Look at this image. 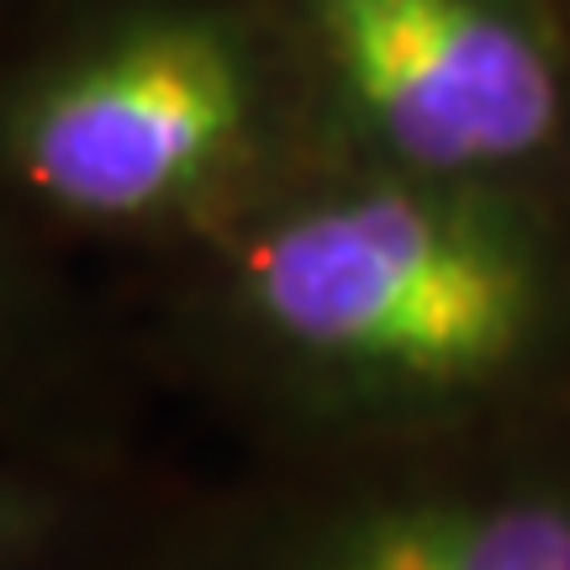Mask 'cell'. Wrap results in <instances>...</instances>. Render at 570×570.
<instances>
[{
  "instance_id": "obj_1",
  "label": "cell",
  "mask_w": 570,
  "mask_h": 570,
  "mask_svg": "<svg viewBox=\"0 0 570 570\" xmlns=\"http://www.w3.org/2000/svg\"><path fill=\"white\" fill-rule=\"evenodd\" d=\"M154 275L164 365L248 460L570 412V202L317 159Z\"/></svg>"
},
{
  "instance_id": "obj_2",
  "label": "cell",
  "mask_w": 570,
  "mask_h": 570,
  "mask_svg": "<svg viewBox=\"0 0 570 570\" xmlns=\"http://www.w3.org/2000/svg\"><path fill=\"white\" fill-rule=\"evenodd\" d=\"M317 159L265 0H27L0 21V196L69 259L164 265Z\"/></svg>"
},
{
  "instance_id": "obj_3",
  "label": "cell",
  "mask_w": 570,
  "mask_h": 570,
  "mask_svg": "<svg viewBox=\"0 0 570 570\" xmlns=\"http://www.w3.org/2000/svg\"><path fill=\"white\" fill-rule=\"evenodd\" d=\"M117 570H570V412L433 444L248 460L127 518Z\"/></svg>"
},
{
  "instance_id": "obj_4",
  "label": "cell",
  "mask_w": 570,
  "mask_h": 570,
  "mask_svg": "<svg viewBox=\"0 0 570 570\" xmlns=\"http://www.w3.org/2000/svg\"><path fill=\"white\" fill-rule=\"evenodd\" d=\"M265 6L323 159L570 202V11L560 0Z\"/></svg>"
},
{
  "instance_id": "obj_5",
  "label": "cell",
  "mask_w": 570,
  "mask_h": 570,
  "mask_svg": "<svg viewBox=\"0 0 570 570\" xmlns=\"http://www.w3.org/2000/svg\"><path fill=\"white\" fill-rule=\"evenodd\" d=\"M122 386L69 254L0 196V444L117 475Z\"/></svg>"
},
{
  "instance_id": "obj_6",
  "label": "cell",
  "mask_w": 570,
  "mask_h": 570,
  "mask_svg": "<svg viewBox=\"0 0 570 570\" xmlns=\"http://www.w3.org/2000/svg\"><path fill=\"white\" fill-rule=\"evenodd\" d=\"M117 475L0 444V570H111Z\"/></svg>"
},
{
  "instance_id": "obj_7",
  "label": "cell",
  "mask_w": 570,
  "mask_h": 570,
  "mask_svg": "<svg viewBox=\"0 0 570 570\" xmlns=\"http://www.w3.org/2000/svg\"><path fill=\"white\" fill-rule=\"evenodd\" d=\"M21 6H27V0H0V21L11 17V11H21Z\"/></svg>"
},
{
  "instance_id": "obj_8",
  "label": "cell",
  "mask_w": 570,
  "mask_h": 570,
  "mask_svg": "<svg viewBox=\"0 0 570 570\" xmlns=\"http://www.w3.org/2000/svg\"><path fill=\"white\" fill-rule=\"evenodd\" d=\"M560 6H566V11H570V0H560Z\"/></svg>"
}]
</instances>
